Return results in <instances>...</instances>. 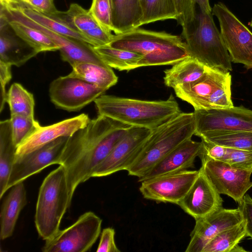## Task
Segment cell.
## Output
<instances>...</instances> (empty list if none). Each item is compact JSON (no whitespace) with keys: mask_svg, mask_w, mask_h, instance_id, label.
I'll return each mask as SVG.
<instances>
[{"mask_svg":"<svg viewBox=\"0 0 252 252\" xmlns=\"http://www.w3.org/2000/svg\"><path fill=\"white\" fill-rule=\"evenodd\" d=\"M20 3L28 5L31 0H15Z\"/></svg>","mask_w":252,"mask_h":252,"instance_id":"obj_47","label":"cell"},{"mask_svg":"<svg viewBox=\"0 0 252 252\" xmlns=\"http://www.w3.org/2000/svg\"><path fill=\"white\" fill-rule=\"evenodd\" d=\"M68 137H61L20 158L15 159L8 181L6 189L45 168L60 165L63 151Z\"/></svg>","mask_w":252,"mask_h":252,"instance_id":"obj_16","label":"cell"},{"mask_svg":"<svg viewBox=\"0 0 252 252\" xmlns=\"http://www.w3.org/2000/svg\"><path fill=\"white\" fill-rule=\"evenodd\" d=\"M201 142L191 138L187 139L170 151L144 175L138 178V182L194 167L195 158L199 157Z\"/></svg>","mask_w":252,"mask_h":252,"instance_id":"obj_20","label":"cell"},{"mask_svg":"<svg viewBox=\"0 0 252 252\" xmlns=\"http://www.w3.org/2000/svg\"><path fill=\"white\" fill-rule=\"evenodd\" d=\"M106 90L68 75L51 82L49 94L52 103L58 108L76 112L94 101Z\"/></svg>","mask_w":252,"mask_h":252,"instance_id":"obj_11","label":"cell"},{"mask_svg":"<svg viewBox=\"0 0 252 252\" xmlns=\"http://www.w3.org/2000/svg\"><path fill=\"white\" fill-rule=\"evenodd\" d=\"M244 220L241 210L223 208L195 220L190 240L186 252H202L205 246L217 234Z\"/></svg>","mask_w":252,"mask_h":252,"instance_id":"obj_17","label":"cell"},{"mask_svg":"<svg viewBox=\"0 0 252 252\" xmlns=\"http://www.w3.org/2000/svg\"><path fill=\"white\" fill-rule=\"evenodd\" d=\"M17 147L12 134L10 120L0 122V198L6 192L8 181L14 163Z\"/></svg>","mask_w":252,"mask_h":252,"instance_id":"obj_24","label":"cell"},{"mask_svg":"<svg viewBox=\"0 0 252 252\" xmlns=\"http://www.w3.org/2000/svg\"><path fill=\"white\" fill-rule=\"evenodd\" d=\"M115 230L108 227L103 229L97 252H120L115 242Z\"/></svg>","mask_w":252,"mask_h":252,"instance_id":"obj_42","label":"cell"},{"mask_svg":"<svg viewBox=\"0 0 252 252\" xmlns=\"http://www.w3.org/2000/svg\"><path fill=\"white\" fill-rule=\"evenodd\" d=\"M199 137L226 148L252 151V131H213L203 133Z\"/></svg>","mask_w":252,"mask_h":252,"instance_id":"obj_31","label":"cell"},{"mask_svg":"<svg viewBox=\"0 0 252 252\" xmlns=\"http://www.w3.org/2000/svg\"><path fill=\"white\" fill-rule=\"evenodd\" d=\"M224 162L236 167L252 170V151L228 148Z\"/></svg>","mask_w":252,"mask_h":252,"instance_id":"obj_38","label":"cell"},{"mask_svg":"<svg viewBox=\"0 0 252 252\" xmlns=\"http://www.w3.org/2000/svg\"><path fill=\"white\" fill-rule=\"evenodd\" d=\"M212 13L218 20L231 62L252 68V32L221 2L214 5Z\"/></svg>","mask_w":252,"mask_h":252,"instance_id":"obj_8","label":"cell"},{"mask_svg":"<svg viewBox=\"0 0 252 252\" xmlns=\"http://www.w3.org/2000/svg\"><path fill=\"white\" fill-rule=\"evenodd\" d=\"M71 203L66 171L60 165L44 179L38 195L34 222L43 240L52 238L60 230L61 220Z\"/></svg>","mask_w":252,"mask_h":252,"instance_id":"obj_5","label":"cell"},{"mask_svg":"<svg viewBox=\"0 0 252 252\" xmlns=\"http://www.w3.org/2000/svg\"><path fill=\"white\" fill-rule=\"evenodd\" d=\"M115 34L139 28L143 16L142 0H112Z\"/></svg>","mask_w":252,"mask_h":252,"instance_id":"obj_22","label":"cell"},{"mask_svg":"<svg viewBox=\"0 0 252 252\" xmlns=\"http://www.w3.org/2000/svg\"><path fill=\"white\" fill-rule=\"evenodd\" d=\"M82 113L49 126L40 125L18 147L15 159L20 158L61 137H69L86 126L90 121Z\"/></svg>","mask_w":252,"mask_h":252,"instance_id":"obj_19","label":"cell"},{"mask_svg":"<svg viewBox=\"0 0 252 252\" xmlns=\"http://www.w3.org/2000/svg\"><path fill=\"white\" fill-rule=\"evenodd\" d=\"M199 170H184L157 176L141 183L143 197L158 202L178 204L190 189Z\"/></svg>","mask_w":252,"mask_h":252,"instance_id":"obj_15","label":"cell"},{"mask_svg":"<svg viewBox=\"0 0 252 252\" xmlns=\"http://www.w3.org/2000/svg\"><path fill=\"white\" fill-rule=\"evenodd\" d=\"M177 11L176 21L182 28V33L188 32L193 25L197 13L195 0H173Z\"/></svg>","mask_w":252,"mask_h":252,"instance_id":"obj_37","label":"cell"},{"mask_svg":"<svg viewBox=\"0 0 252 252\" xmlns=\"http://www.w3.org/2000/svg\"><path fill=\"white\" fill-rule=\"evenodd\" d=\"M94 102L99 115L131 126L150 129L182 112L172 94L165 100H145L103 94Z\"/></svg>","mask_w":252,"mask_h":252,"instance_id":"obj_2","label":"cell"},{"mask_svg":"<svg viewBox=\"0 0 252 252\" xmlns=\"http://www.w3.org/2000/svg\"><path fill=\"white\" fill-rule=\"evenodd\" d=\"M89 10L101 28L113 32L112 0H92Z\"/></svg>","mask_w":252,"mask_h":252,"instance_id":"obj_36","label":"cell"},{"mask_svg":"<svg viewBox=\"0 0 252 252\" xmlns=\"http://www.w3.org/2000/svg\"><path fill=\"white\" fill-rule=\"evenodd\" d=\"M54 15L83 34L90 29L99 26L89 10L76 3L70 4L66 11H59Z\"/></svg>","mask_w":252,"mask_h":252,"instance_id":"obj_34","label":"cell"},{"mask_svg":"<svg viewBox=\"0 0 252 252\" xmlns=\"http://www.w3.org/2000/svg\"><path fill=\"white\" fill-rule=\"evenodd\" d=\"M201 162V167L218 192L241 204L246 193L252 187L250 179L252 170L212 159H204Z\"/></svg>","mask_w":252,"mask_h":252,"instance_id":"obj_12","label":"cell"},{"mask_svg":"<svg viewBox=\"0 0 252 252\" xmlns=\"http://www.w3.org/2000/svg\"><path fill=\"white\" fill-rule=\"evenodd\" d=\"M6 21L14 32L37 53L59 50V47L41 31L15 21Z\"/></svg>","mask_w":252,"mask_h":252,"instance_id":"obj_30","label":"cell"},{"mask_svg":"<svg viewBox=\"0 0 252 252\" xmlns=\"http://www.w3.org/2000/svg\"><path fill=\"white\" fill-rule=\"evenodd\" d=\"M238 207L241 210L246 222V236L252 239V198L249 194H245Z\"/></svg>","mask_w":252,"mask_h":252,"instance_id":"obj_43","label":"cell"},{"mask_svg":"<svg viewBox=\"0 0 252 252\" xmlns=\"http://www.w3.org/2000/svg\"><path fill=\"white\" fill-rule=\"evenodd\" d=\"M1 8L8 9L12 7L15 3H19L15 0H0Z\"/></svg>","mask_w":252,"mask_h":252,"instance_id":"obj_46","label":"cell"},{"mask_svg":"<svg viewBox=\"0 0 252 252\" xmlns=\"http://www.w3.org/2000/svg\"><path fill=\"white\" fill-rule=\"evenodd\" d=\"M7 25L0 26V61L19 67L38 53L20 37L7 33Z\"/></svg>","mask_w":252,"mask_h":252,"instance_id":"obj_23","label":"cell"},{"mask_svg":"<svg viewBox=\"0 0 252 252\" xmlns=\"http://www.w3.org/2000/svg\"><path fill=\"white\" fill-rule=\"evenodd\" d=\"M68 74L98 87L108 90L118 82V77L112 68L90 62L77 63L72 66Z\"/></svg>","mask_w":252,"mask_h":252,"instance_id":"obj_26","label":"cell"},{"mask_svg":"<svg viewBox=\"0 0 252 252\" xmlns=\"http://www.w3.org/2000/svg\"><path fill=\"white\" fill-rule=\"evenodd\" d=\"M193 112H181L152 130L134 162L126 170L138 178L177 146L194 134Z\"/></svg>","mask_w":252,"mask_h":252,"instance_id":"obj_4","label":"cell"},{"mask_svg":"<svg viewBox=\"0 0 252 252\" xmlns=\"http://www.w3.org/2000/svg\"><path fill=\"white\" fill-rule=\"evenodd\" d=\"M250 26L252 28V19L251 22H250Z\"/></svg>","mask_w":252,"mask_h":252,"instance_id":"obj_48","label":"cell"},{"mask_svg":"<svg viewBox=\"0 0 252 252\" xmlns=\"http://www.w3.org/2000/svg\"><path fill=\"white\" fill-rule=\"evenodd\" d=\"M246 237V222H241L225 229L215 236L204 248L202 252H247L239 243Z\"/></svg>","mask_w":252,"mask_h":252,"instance_id":"obj_28","label":"cell"},{"mask_svg":"<svg viewBox=\"0 0 252 252\" xmlns=\"http://www.w3.org/2000/svg\"><path fill=\"white\" fill-rule=\"evenodd\" d=\"M12 65L0 61V112L3 109L5 103L6 102L7 94L6 86L12 78Z\"/></svg>","mask_w":252,"mask_h":252,"instance_id":"obj_41","label":"cell"},{"mask_svg":"<svg viewBox=\"0 0 252 252\" xmlns=\"http://www.w3.org/2000/svg\"><path fill=\"white\" fill-rule=\"evenodd\" d=\"M102 220L92 212L80 216L72 225L45 241L43 252H86L100 235Z\"/></svg>","mask_w":252,"mask_h":252,"instance_id":"obj_9","label":"cell"},{"mask_svg":"<svg viewBox=\"0 0 252 252\" xmlns=\"http://www.w3.org/2000/svg\"><path fill=\"white\" fill-rule=\"evenodd\" d=\"M152 129L131 126L107 158L93 170L91 177H101L126 170L139 155Z\"/></svg>","mask_w":252,"mask_h":252,"instance_id":"obj_14","label":"cell"},{"mask_svg":"<svg viewBox=\"0 0 252 252\" xmlns=\"http://www.w3.org/2000/svg\"><path fill=\"white\" fill-rule=\"evenodd\" d=\"M26 5L47 15H54L59 12L55 7L54 0H31Z\"/></svg>","mask_w":252,"mask_h":252,"instance_id":"obj_44","label":"cell"},{"mask_svg":"<svg viewBox=\"0 0 252 252\" xmlns=\"http://www.w3.org/2000/svg\"><path fill=\"white\" fill-rule=\"evenodd\" d=\"M229 71L206 66L205 73L196 81L174 88L177 96L194 110H208L234 106Z\"/></svg>","mask_w":252,"mask_h":252,"instance_id":"obj_7","label":"cell"},{"mask_svg":"<svg viewBox=\"0 0 252 252\" xmlns=\"http://www.w3.org/2000/svg\"><path fill=\"white\" fill-rule=\"evenodd\" d=\"M94 47L107 65L120 71L138 68V63L142 57L137 53L113 48L109 45Z\"/></svg>","mask_w":252,"mask_h":252,"instance_id":"obj_29","label":"cell"},{"mask_svg":"<svg viewBox=\"0 0 252 252\" xmlns=\"http://www.w3.org/2000/svg\"><path fill=\"white\" fill-rule=\"evenodd\" d=\"M194 134L213 131H252V110L242 106L211 109L194 110Z\"/></svg>","mask_w":252,"mask_h":252,"instance_id":"obj_13","label":"cell"},{"mask_svg":"<svg viewBox=\"0 0 252 252\" xmlns=\"http://www.w3.org/2000/svg\"><path fill=\"white\" fill-rule=\"evenodd\" d=\"M202 146L199 157L201 160L212 159L224 162L228 154V148L201 139Z\"/></svg>","mask_w":252,"mask_h":252,"instance_id":"obj_39","label":"cell"},{"mask_svg":"<svg viewBox=\"0 0 252 252\" xmlns=\"http://www.w3.org/2000/svg\"><path fill=\"white\" fill-rule=\"evenodd\" d=\"M16 4L26 16L52 31L95 47L90 38L71 28L57 16L42 13L23 4Z\"/></svg>","mask_w":252,"mask_h":252,"instance_id":"obj_27","label":"cell"},{"mask_svg":"<svg viewBox=\"0 0 252 252\" xmlns=\"http://www.w3.org/2000/svg\"><path fill=\"white\" fill-rule=\"evenodd\" d=\"M109 45L141 55L138 67L173 65L190 56L181 36L139 28L115 34Z\"/></svg>","mask_w":252,"mask_h":252,"instance_id":"obj_3","label":"cell"},{"mask_svg":"<svg viewBox=\"0 0 252 252\" xmlns=\"http://www.w3.org/2000/svg\"></svg>","mask_w":252,"mask_h":252,"instance_id":"obj_49","label":"cell"},{"mask_svg":"<svg viewBox=\"0 0 252 252\" xmlns=\"http://www.w3.org/2000/svg\"><path fill=\"white\" fill-rule=\"evenodd\" d=\"M10 120L13 141L17 147L40 126L34 118L20 114L10 115Z\"/></svg>","mask_w":252,"mask_h":252,"instance_id":"obj_35","label":"cell"},{"mask_svg":"<svg viewBox=\"0 0 252 252\" xmlns=\"http://www.w3.org/2000/svg\"><path fill=\"white\" fill-rule=\"evenodd\" d=\"M95 44V47L109 45L113 40L115 34L97 26L84 33Z\"/></svg>","mask_w":252,"mask_h":252,"instance_id":"obj_40","label":"cell"},{"mask_svg":"<svg viewBox=\"0 0 252 252\" xmlns=\"http://www.w3.org/2000/svg\"><path fill=\"white\" fill-rule=\"evenodd\" d=\"M182 35L191 57L206 66L232 70L229 55L212 12L200 10L193 25Z\"/></svg>","mask_w":252,"mask_h":252,"instance_id":"obj_6","label":"cell"},{"mask_svg":"<svg viewBox=\"0 0 252 252\" xmlns=\"http://www.w3.org/2000/svg\"><path fill=\"white\" fill-rule=\"evenodd\" d=\"M10 115L20 114L34 118L35 105L33 94L25 89L21 84L13 83L7 94Z\"/></svg>","mask_w":252,"mask_h":252,"instance_id":"obj_32","label":"cell"},{"mask_svg":"<svg viewBox=\"0 0 252 252\" xmlns=\"http://www.w3.org/2000/svg\"><path fill=\"white\" fill-rule=\"evenodd\" d=\"M7 21L13 20L36 29L50 37L59 47L62 59L71 66L82 62L107 65L90 44L56 33L26 16L16 4L8 9L0 8Z\"/></svg>","mask_w":252,"mask_h":252,"instance_id":"obj_10","label":"cell"},{"mask_svg":"<svg viewBox=\"0 0 252 252\" xmlns=\"http://www.w3.org/2000/svg\"><path fill=\"white\" fill-rule=\"evenodd\" d=\"M11 188L1 207V240L11 236L20 213L27 203L26 190L23 182L17 183Z\"/></svg>","mask_w":252,"mask_h":252,"instance_id":"obj_21","label":"cell"},{"mask_svg":"<svg viewBox=\"0 0 252 252\" xmlns=\"http://www.w3.org/2000/svg\"><path fill=\"white\" fill-rule=\"evenodd\" d=\"M189 190L178 205L195 220L223 208V200L201 167Z\"/></svg>","mask_w":252,"mask_h":252,"instance_id":"obj_18","label":"cell"},{"mask_svg":"<svg viewBox=\"0 0 252 252\" xmlns=\"http://www.w3.org/2000/svg\"><path fill=\"white\" fill-rule=\"evenodd\" d=\"M200 10L205 12H212V7L210 6L209 0H195Z\"/></svg>","mask_w":252,"mask_h":252,"instance_id":"obj_45","label":"cell"},{"mask_svg":"<svg viewBox=\"0 0 252 252\" xmlns=\"http://www.w3.org/2000/svg\"><path fill=\"white\" fill-rule=\"evenodd\" d=\"M205 71L206 66L190 56L164 71V83L167 87L174 89L177 86L196 81Z\"/></svg>","mask_w":252,"mask_h":252,"instance_id":"obj_25","label":"cell"},{"mask_svg":"<svg viewBox=\"0 0 252 252\" xmlns=\"http://www.w3.org/2000/svg\"><path fill=\"white\" fill-rule=\"evenodd\" d=\"M130 127L98 115L68 137L60 165L66 171L71 202L77 187L91 178L94 168L107 158Z\"/></svg>","mask_w":252,"mask_h":252,"instance_id":"obj_1","label":"cell"},{"mask_svg":"<svg viewBox=\"0 0 252 252\" xmlns=\"http://www.w3.org/2000/svg\"><path fill=\"white\" fill-rule=\"evenodd\" d=\"M143 16L141 26L159 21L177 20L173 0H142Z\"/></svg>","mask_w":252,"mask_h":252,"instance_id":"obj_33","label":"cell"}]
</instances>
